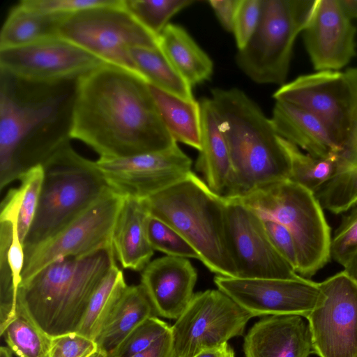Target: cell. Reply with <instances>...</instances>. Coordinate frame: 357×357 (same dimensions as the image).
I'll use <instances>...</instances> for the list:
<instances>
[{
    "instance_id": "obj_14",
    "label": "cell",
    "mask_w": 357,
    "mask_h": 357,
    "mask_svg": "<svg viewBox=\"0 0 357 357\" xmlns=\"http://www.w3.org/2000/svg\"><path fill=\"white\" fill-rule=\"evenodd\" d=\"M108 186L124 197L144 200L192 172L191 159L177 143L156 152L95 161Z\"/></svg>"
},
{
    "instance_id": "obj_8",
    "label": "cell",
    "mask_w": 357,
    "mask_h": 357,
    "mask_svg": "<svg viewBox=\"0 0 357 357\" xmlns=\"http://www.w3.org/2000/svg\"><path fill=\"white\" fill-rule=\"evenodd\" d=\"M316 0H261L259 24L245 46L238 50V68L261 84L286 83L296 38L312 15Z\"/></svg>"
},
{
    "instance_id": "obj_29",
    "label": "cell",
    "mask_w": 357,
    "mask_h": 357,
    "mask_svg": "<svg viewBox=\"0 0 357 357\" xmlns=\"http://www.w3.org/2000/svg\"><path fill=\"white\" fill-rule=\"evenodd\" d=\"M127 287L123 271L114 264L93 293L77 332L96 341Z\"/></svg>"
},
{
    "instance_id": "obj_6",
    "label": "cell",
    "mask_w": 357,
    "mask_h": 357,
    "mask_svg": "<svg viewBox=\"0 0 357 357\" xmlns=\"http://www.w3.org/2000/svg\"><path fill=\"white\" fill-rule=\"evenodd\" d=\"M41 165L43 187L24 251L55 235L110 188L95 161L78 154L69 139Z\"/></svg>"
},
{
    "instance_id": "obj_3",
    "label": "cell",
    "mask_w": 357,
    "mask_h": 357,
    "mask_svg": "<svg viewBox=\"0 0 357 357\" xmlns=\"http://www.w3.org/2000/svg\"><path fill=\"white\" fill-rule=\"evenodd\" d=\"M211 95L232 167L230 183L224 197H241L288 180V158L271 119L259 105L237 88H215Z\"/></svg>"
},
{
    "instance_id": "obj_15",
    "label": "cell",
    "mask_w": 357,
    "mask_h": 357,
    "mask_svg": "<svg viewBox=\"0 0 357 357\" xmlns=\"http://www.w3.org/2000/svg\"><path fill=\"white\" fill-rule=\"evenodd\" d=\"M218 289L252 317L308 314L324 299L319 283L298 279L240 278L216 275Z\"/></svg>"
},
{
    "instance_id": "obj_4",
    "label": "cell",
    "mask_w": 357,
    "mask_h": 357,
    "mask_svg": "<svg viewBox=\"0 0 357 357\" xmlns=\"http://www.w3.org/2000/svg\"><path fill=\"white\" fill-rule=\"evenodd\" d=\"M116 257L109 245L54 261L21 282L17 310L50 337L77 332Z\"/></svg>"
},
{
    "instance_id": "obj_10",
    "label": "cell",
    "mask_w": 357,
    "mask_h": 357,
    "mask_svg": "<svg viewBox=\"0 0 357 357\" xmlns=\"http://www.w3.org/2000/svg\"><path fill=\"white\" fill-rule=\"evenodd\" d=\"M124 197L109 188L55 235L25 250L22 282L47 265L83 257L112 245V236Z\"/></svg>"
},
{
    "instance_id": "obj_24",
    "label": "cell",
    "mask_w": 357,
    "mask_h": 357,
    "mask_svg": "<svg viewBox=\"0 0 357 357\" xmlns=\"http://www.w3.org/2000/svg\"><path fill=\"white\" fill-rule=\"evenodd\" d=\"M155 314L141 284L128 286L121 301L96 340L106 357H116L132 332Z\"/></svg>"
},
{
    "instance_id": "obj_47",
    "label": "cell",
    "mask_w": 357,
    "mask_h": 357,
    "mask_svg": "<svg viewBox=\"0 0 357 357\" xmlns=\"http://www.w3.org/2000/svg\"><path fill=\"white\" fill-rule=\"evenodd\" d=\"M0 357H12V351L8 347H1Z\"/></svg>"
},
{
    "instance_id": "obj_23",
    "label": "cell",
    "mask_w": 357,
    "mask_h": 357,
    "mask_svg": "<svg viewBox=\"0 0 357 357\" xmlns=\"http://www.w3.org/2000/svg\"><path fill=\"white\" fill-rule=\"evenodd\" d=\"M199 102L201 136L195 168L212 191L225 196L232 174L229 149L211 99L203 98Z\"/></svg>"
},
{
    "instance_id": "obj_19",
    "label": "cell",
    "mask_w": 357,
    "mask_h": 357,
    "mask_svg": "<svg viewBox=\"0 0 357 357\" xmlns=\"http://www.w3.org/2000/svg\"><path fill=\"white\" fill-rule=\"evenodd\" d=\"M196 269L187 258L163 256L150 261L141 274V285L156 314L177 319L191 301Z\"/></svg>"
},
{
    "instance_id": "obj_1",
    "label": "cell",
    "mask_w": 357,
    "mask_h": 357,
    "mask_svg": "<svg viewBox=\"0 0 357 357\" xmlns=\"http://www.w3.org/2000/svg\"><path fill=\"white\" fill-rule=\"evenodd\" d=\"M99 158L160 151L174 146L149 83L105 63L76 82L68 129Z\"/></svg>"
},
{
    "instance_id": "obj_33",
    "label": "cell",
    "mask_w": 357,
    "mask_h": 357,
    "mask_svg": "<svg viewBox=\"0 0 357 357\" xmlns=\"http://www.w3.org/2000/svg\"><path fill=\"white\" fill-rule=\"evenodd\" d=\"M43 179L44 169L41 165L28 169L19 179L22 195L18 219V232L23 244L37 212Z\"/></svg>"
},
{
    "instance_id": "obj_43",
    "label": "cell",
    "mask_w": 357,
    "mask_h": 357,
    "mask_svg": "<svg viewBox=\"0 0 357 357\" xmlns=\"http://www.w3.org/2000/svg\"><path fill=\"white\" fill-rule=\"evenodd\" d=\"M130 357H176L171 328L149 348Z\"/></svg>"
},
{
    "instance_id": "obj_35",
    "label": "cell",
    "mask_w": 357,
    "mask_h": 357,
    "mask_svg": "<svg viewBox=\"0 0 357 357\" xmlns=\"http://www.w3.org/2000/svg\"><path fill=\"white\" fill-rule=\"evenodd\" d=\"M357 251V204L342 222L331 238V258L344 266Z\"/></svg>"
},
{
    "instance_id": "obj_40",
    "label": "cell",
    "mask_w": 357,
    "mask_h": 357,
    "mask_svg": "<svg viewBox=\"0 0 357 357\" xmlns=\"http://www.w3.org/2000/svg\"><path fill=\"white\" fill-rule=\"evenodd\" d=\"M116 0H22L24 6L47 14L70 15L82 10L107 6Z\"/></svg>"
},
{
    "instance_id": "obj_41",
    "label": "cell",
    "mask_w": 357,
    "mask_h": 357,
    "mask_svg": "<svg viewBox=\"0 0 357 357\" xmlns=\"http://www.w3.org/2000/svg\"><path fill=\"white\" fill-rule=\"evenodd\" d=\"M261 220L273 246L296 272L297 252L291 234L284 226L278 222L268 219H261Z\"/></svg>"
},
{
    "instance_id": "obj_7",
    "label": "cell",
    "mask_w": 357,
    "mask_h": 357,
    "mask_svg": "<svg viewBox=\"0 0 357 357\" xmlns=\"http://www.w3.org/2000/svg\"><path fill=\"white\" fill-rule=\"evenodd\" d=\"M260 218L284 226L294 240L296 273L307 279L331 259V227L314 193L290 180L236 197Z\"/></svg>"
},
{
    "instance_id": "obj_42",
    "label": "cell",
    "mask_w": 357,
    "mask_h": 357,
    "mask_svg": "<svg viewBox=\"0 0 357 357\" xmlns=\"http://www.w3.org/2000/svg\"><path fill=\"white\" fill-rule=\"evenodd\" d=\"M241 0H210L208 3L213 10L222 26L233 32L234 20Z\"/></svg>"
},
{
    "instance_id": "obj_48",
    "label": "cell",
    "mask_w": 357,
    "mask_h": 357,
    "mask_svg": "<svg viewBox=\"0 0 357 357\" xmlns=\"http://www.w3.org/2000/svg\"><path fill=\"white\" fill-rule=\"evenodd\" d=\"M91 357H106V356H105V354L100 349H99Z\"/></svg>"
},
{
    "instance_id": "obj_20",
    "label": "cell",
    "mask_w": 357,
    "mask_h": 357,
    "mask_svg": "<svg viewBox=\"0 0 357 357\" xmlns=\"http://www.w3.org/2000/svg\"><path fill=\"white\" fill-rule=\"evenodd\" d=\"M245 357H309L314 354L307 319L272 315L257 321L244 337Z\"/></svg>"
},
{
    "instance_id": "obj_5",
    "label": "cell",
    "mask_w": 357,
    "mask_h": 357,
    "mask_svg": "<svg viewBox=\"0 0 357 357\" xmlns=\"http://www.w3.org/2000/svg\"><path fill=\"white\" fill-rule=\"evenodd\" d=\"M152 216L174 228L217 275L236 278L227 229V200L192 171L183 180L146 199Z\"/></svg>"
},
{
    "instance_id": "obj_36",
    "label": "cell",
    "mask_w": 357,
    "mask_h": 357,
    "mask_svg": "<svg viewBox=\"0 0 357 357\" xmlns=\"http://www.w3.org/2000/svg\"><path fill=\"white\" fill-rule=\"evenodd\" d=\"M170 328L166 322L156 317L148 318L132 332L116 357H130L147 349Z\"/></svg>"
},
{
    "instance_id": "obj_12",
    "label": "cell",
    "mask_w": 357,
    "mask_h": 357,
    "mask_svg": "<svg viewBox=\"0 0 357 357\" xmlns=\"http://www.w3.org/2000/svg\"><path fill=\"white\" fill-rule=\"evenodd\" d=\"M103 64L100 59L59 36L0 50L1 74L33 84L75 82Z\"/></svg>"
},
{
    "instance_id": "obj_38",
    "label": "cell",
    "mask_w": 357,
    "mask_h": 357,
    "mask_svg": "<svg viewBox=\"0 0 357 357\" xmlns=\"http://www.w3.org/2000/svg\"><path fill=\"white\" fill-rule=\"evenodd\" d=\"M261 0H241L236 12L233 33L238 50L243 48L259 22Z\"/></svg>"
},
{
    "instance_id": "obj_25",
    "label": "cell",
    "mask_w": 357,
    "mask_h": 357,
    "mask_svg": "<svg viewBox=\"0 0 357 357\" xmlns=\"http://www.w3.org/2000/svg\"><path fill=\"white\" fill-rule=\"evenodd\" d=\"M158 42L172 64L192 86L210 79L213 72L212 60L182 26L169 24L158 36Z\"/></svg>"
},
{
    "instance_id": "obj_27",
    "label": "cell",
    "mask_w": 357,
    "mask_h": 357,
    "mask_svg": "<svg viewBox=\"0 0 357 357\" xmlns=\"http://www.w3.org/2000/svg\"><path fill=\"white\" fill-rule=\"evenodd\" d=\"M160 114L176 142L200 149L199 102L185 100L149 84Z\"/></svg>"
},
{
    "instance_id": "obj_13",
    "label": "cell",
    "mask_w": 357,
    "mask_h": 357,
    "mask_svg": "<svg viewBox=\"0 0 357 357\" xmlns=\"http://www.w3.org/2000/svg\"><path fill=\"white\" fill-rule=\"evenodd\" d=\"M318 283L325 298L306 317L314 354L357 357V282L342 271Z\"/></svg>"
},
{
    "instance_id": "obj_11",
    "label": "cell",
    "mask_w": 357,
    "mask_h": 357,
    "mask_svg": "<svg viewBox=\"0 0 357 357\" xmlns=\"http://www.w3.org/2000/svg\"><path fill=\"white\" fill-rule=\"evenodd\" d=\"M253 317L219 289L195 294L171 326L176 357H194L243 333Z\"/></svg>"
},
{
    "instance_id": "obj_30",
    "label": "cell",
    "mask_w": 357,
    "mask_h": 357,
    "mask_svg": "<svg viewBox=\"0 0 357 357\" xmlns=\"http://www.w3.org/2000/svg\"><path fill=\"white\" fill-rule=\"evenodd\" d=\"M278 140L289 160V180L314 193L336 174L340 156L315 158L280 136Z\"/></svg>"
},
{
    "instance_id": "obj_44",
    "label": "cell",
    "mask_w": 357,
    "mask_h": 357,
    "mask_svg": "<svg viewBox=\"0 0 357 357\" xmlns=\"http://www.w3.org/2000/svg\"><path fill=\"white\" fill-rule=\"evenodd\" d=\"M194 357H234V351L227 342L205 349Z\"/></svg>"
},
{
    "instance_id": "obj_34",
    "label": "cell",
    "mask_w": 357,
    "mask_h": 357,
    "mask_svg": "<svg viewBox=\"0 0 357 357\" xmlns=\"http://www.w3.org/2000/svg\"><path fill=\"white\" fill-rule=\"evenodd\" d=\"M147 231L154 250L168 256L199 260V256L192 246L174 228L162 220L150 215Z\"/></svg>"
},
{
    "instance_id": "obj_18",
    "label": "cell",
    "mask_w": 357,
    "mask_h": 357,
    "mask_svg": "<svg viewBox=\"0 0 357 357\" xmlns=\"http://www.w3.org/2000/svg\"><path fill=\"white\" fill-rule=\"evenodd\" d=\"M356 27L342 0H316L302 32L316 71H340L356 55Z\"/></svg>"
},
{
    "instance_id": "obj_16",
    "label": "cell",
    "mask_w": 357,
    "mask_h": 357,
    "mask_svg": "<svg viewBox=\"0 0 357 357\" xmlns=\"http://www.w3.org/2000/svg\"><path fill=\"white\" fill-rule=\"evenodd\" d=\"M225 197L227 236L236 278H301L273 246L261 219L237 198Z\"/></svg>"
},
{
    "instance_id": "obj_45",
    "label": "cell",
    "mask_w": 357,
    "mask_h": 357,
    "mask_svg": "<svg viewBox=\"0 0 357 357\" xmlns=\"http://www.w3.org/2000/svg\"><path fill=\"white\" fill-rule=\"evenodd\" d=\"M343 271L357 282V251L351 256L343 266Z\"/></svg>"
},
{
    "instance_id": "obj_39",
    "label": "cell",
    "mask_w": 357,
    "mask_h": 357,
    "mask_svg": "<svg viewBox=\"0 0 357 357\" xmlns=\"http://www.w3.org/2000/svg\"><path fill=\"white\" fill-rule=\"evenodd\" d=\"M349 93V130L341 160L357 166V67L344 72Z\"/></svg>"
},
{
    "instance_id": "obj_32",
    "label": "cell",
    "mask_w": 357,
    "mask_h": 357,
    "mask_svg": "<svg viewBox=\"0 0 357 357\" xmlns=\"http://www.w3.org/2000/svg\"><path fill=\"white\" fill-rule=\"evenodd\" d=\"M195 0H124L127 10L156 37L178 12L195 3Z\"/></svg>"
},
{
    "instance_id": "obj_46",
    "label": "cell",
    "mask_w": 357,
    "mask_h": 357,
    "mask_svg": "<svg viewBox=\"0 0 357 357\" xmlns=\"http://www.w3.org/2000/svg\"><path fill=\"white\" fill-rule=\"evenodd\" d=\"M348 13L352 19H357V0H342Z\"/></svg>"
},
{
    "instance_id": "obj_21",
    "label": "cell",
    "mask_w": 357,
    "mask_h": 357,
    "mask_svg": "<svg viewBox=\"0 0 357 357\" xmlns=\"http://www.w3.org/2000/svg\"><path fill=\"white\" fill-rule=\"evenodd\" d=\"M271 121L278 136L312 156H341L343 149L324 124L311 113L290 103L275 100Z\"/></svg>"
},
{
    "instance_id": "obj_26",
    "label": "cell",
    "mask_w": 357,
    "mask_h": 357,
    "mask_svg": "<svg viewBox=\"0 0 357 357\" xmlns=\"http://www.w3.org/2000/svg\"><path fill=\"white\" fill-rule=\"evenodd\" d=\"M67 15L43 13L19 2L12 8L1 29L0 50L58 36L59 25Z\"/></svg>"
},
{
    "instance_id": "obj_22",
    "label": "cell",
    "mask_w": 357,
    "mask_h": 357,
    "mask_svg": "<svg viewBox=\"0 0 357 357\" xmlns=\"http://www.w3.org/2000/svg\"><path fill=\"white\" fill-rule=\"evenodd\" d=\"M150 216L143 200L125 197L112 236L116 259L124 268L142 271L154 253L148 237Z\"/></svg>"
},
{
    "instance_id": "obj_17",
    "label": "cell",
    "mask_w": 357,
    "mask_h": 357,
    "mask_svg": "<svg viewBox=\"0 0 357 357\" xmlns=\"http://www.w3.org/2000/svg\"><path fill=\"white\" fill-rule=\"evenodd\" d=\"M273 97L315 116L344 148L349 130V93L344 72L300 75L280 86Z\"/></svg>"
},
{
    "instance_id": "obj_9",
    "label": "cell",
    "mask_w": 357,
    "mask_h": 357,
    "mask_svg": "<svg viewBox=\"0 0 357 357\" xmlns=\"http://www.w3.org/2000/svg\"><path fill=\"white\" fill-rule=\"evenodd\" d=\"M58 36L81 47L105 63L125 69L142 77L131 58L130 49L158 47V37L146 30L127 10L124 0H116L109 5L87 8L67 15L59 25Z\"/></svg>"
},
{
    "instance_id": "obj_2",
    "label": "cell",
    "mask_w": 357,
    "mask_h": 357,
    "mask_svg": "<svg viewBox=\"0 0 357 357\" xmlns=\"http://www.w3.org/2000/svg\"><path fill=\"white\" fill-rule=\"evenodd\" d=\"M73 82L33 84L1 74V191L28 169L42 165L70 139L50 130L72 106L75 86L70 91L67 86Z\"/></svg>"
},
{
    "instance_id": "obj_28",
    "label": "cell",
    "mask_w": 357,
    "mask_h": 357,
    "mask_svg": "<svg viewBox=\"0 0 357 357\" xmlns=\"http://www.w3.org/2000/svg\"><path fill=\"white\" fill-rule=\"evenodd\" d=\"M130 54L146 81L165 91L185 100H195L192 86L181 76L159 46L135 47Z\"/></svg>"
},
{
    "instance_id": "obj_31",
    "label": "cell",
    "mask_w": 357,
    "mask_h": 357,
    "mask_svg": "<svg viewBox=\"0 0 357 357\" xmlns=\"http://www.w3.org/2000/svg\"><path fill=\"white\" fill-rule=\"evenodd\" d=\"M2 335L8 347L17 357H50L52 337L18 310Z\"/></svg>"
},
{
    "instance_id": "obj_37",
    "label": "cell",
    "mask_w": 357,
    "mask_h": 357,
    "mask_svg": "<svg viewBox=\"0 0 357 357\" xmlns=\"http://www.w3.org/2000/svg\"><path fill=\"white\" fill-rule=\"evenodd\" d=\"M99 349L95 340L73 332L52 337L50 357H91Z\"/></svg>"
}]
</instances>
